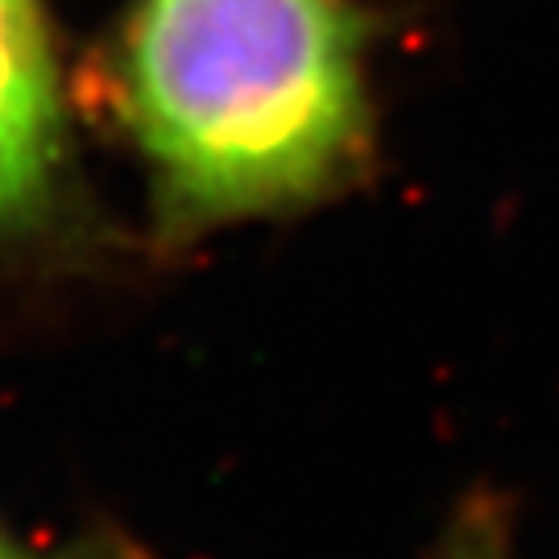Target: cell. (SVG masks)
<instances>
[{
    "label": "cell",
    "mask_w": 559,
    "mask_h": 559,
    "mask_svg": "<svg viewBox=\"0 0 559 559\" xmlns=\"http://www.w3.org/2000/svg\"><path fill=\"white\" fill-rule=\"evenodd\" d=\"M120 92L162 195L191 221L316 200L369 129L344 0H133Z\"/></svg>",
    "instance_id": "obj_1"
},
{
    "label": "cell",
    "mask_w": 559,
    "mask_h": 559,
    "mask_svg": "<svg viewBox=\"0 0 559 559\" xmlns=\"http://www.w3.org/2000/svg\"><path fill=\"white\" fill-rule=\"evenodd\" d=\"M62 87L41 0H0V221L34 216L62 162Z\"/></svg>",
    "instance_id": "obj_2"
},
{
    "label": "cell",
    "mask_w": 559,
    "mask_h": 559,
    "mask_svg": "<svg viewBox=\"0 0 559 559\" xmlns=\"http://www.w3.org/2000/svg\"><path fill=\"white\" fill-rule=\"evenodd\" d=\"M443 559H506V547H501L498 531L489 519H473L460 526L452 551Z\"/></svg>",
    "instance_id": "obj_3"
},
{
    "label": "cell",
    "mask_w": 559,
    "mask_h": 559,
    "mask_svg": "<svg viewBox=\"0 0 559 559\" xmlns=\"http://www.w3.org/2000/svg\"><path fill=\"white\" fill-rule=\"evenodd\" d=\"M0 559H17V556H13V547H9V543H0Z\"/></svg>",
    "instance_id": "obj_4"
}]
</instances>
